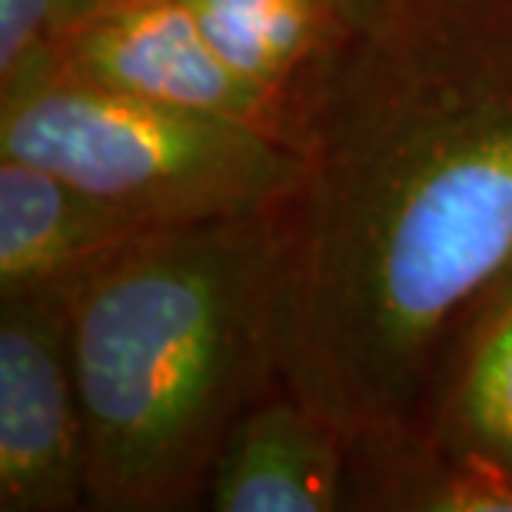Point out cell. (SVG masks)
<instances>
[{
	"mask_svg": "<svg viewBox=\"0 0 512 512\" xmlns=\"http://www.w3.org/2000/svg\"><path fill=\"white\" fill-rule=\"evenodd\" d=\"M293 150L283 383L350 433L423 429L512 296V0H370L296 97Z\"/></svg>",
	"mask_w": 512,
	"mask_h": 512,
	"instance_id": "obj_1",
	"label": "cell"
},
{
	"mask_svg": "<svg viewBox=\"0 0 512 512\" xmlns=\"http://www.w3.org/2000/svg\"><path fill=\"white\" fill-rule=\"evenodd\" d=\"M87 509H203L237 419L273 383L276 227L150 230L67 280Z\"/></svg>",
	"mask_w": 512,
	"mask_h": 512,
	"instance_id": "obj_2",
	"label": "cell"
},
{
	"mask_svg": "<svg viewBox=\"0 0 512 512\" xmlns=\"http://www.w3.org/2000/svg\"><path fill=\"white\" fill-rule=\"evenodd\" d=\"M0 157L54 170L147 230L266 217L300 177V157L260 130L67 77L0 104Z\"/></svg>",
	"mask_w": 512,
	"mask_h": 512,
	"instance_id": "obj_3",
	"label": "cell"
},
{
	"mask_svg": "<svg viewBox=\"0 0 512 512\" xmlns=\"http://www.w3.org/2000/svg\"><path fill=\"white\" fill-rule=\"evenodd\" d=\"M87 509L67 283L0 296V512Z\"/></svg>",
	"mask_w": 512,
	"mask_h": 512,
	"instance_id": "obj_4",
	"label": "cell"
},
{
	"mask_svg": "<svg viewBox=\"0 0 512 512\" xmlns=\"http://www.w3.org/2000/svg\"><path fill=\"white\" fill-rule=\"evenodd\" d=\"M54 77L233 120L290 150L296 140L290 100L233 70L183 0H110L67 40Z\"/></svg>",
	"mask_w": 512,
	"mask_h": 512,
	"instance_id": "obj_5",
	"label": "cell"
},
{
	"mask_svg": "<svg viewBox=\"0 0 512 512\" xmlns=\"http://www.w3.org/2000/svg\"><path fill=\"white\" fill-rule=\"evenodd\" d=\"M350 429L290 383H273L237 419L210 469V512H346Z\"/></svg>",
	"mask_w": 512,
	"mask_h": 512,
	"instance_id": "obj_6",
	"label": "cell"
},
{
	"mask_svg": "<svg viewBox=\"0 0 512 512\" xmlns=\"http://www.w3.org/2000/svg\"><path fill=\"white\" fill-rule=\"evenodd\" d=\"M140 233L150 230L74 180L0 157V296L74 280Z\"/></svg>",
	"mask_w": 512,
	"mask_h": 512,
	"instance_id": "obj_7",
	"label": "cell"
},
{
	"mask_svg": "<svg viewBox=\"0 0 512 512\" xmlns=\"http://www.w3.org/2000/svg\"><path fill=\"white\" fill-rule=\"evenodd\" d=\"M346 512H512V473L413 426L350 433Z\"/></svg>",
	"mask_w": 512,
	"mask_h": 512,
	"instance_id": "obj_8",
	"label": "cell"
},
{
	"mask_svg": "<svg viewBox=\"0 0 512 512\" xmlns=\"http://www.w3.org/2000/svg\"><path fill=\"white\" fill-rule=\"evenodd\" d=\"M233 70L296 110L313 74L346 44L366 10L346 0H183Z\"/></svg>",
	"mask_w": 512,
	"mask_h": 512,
	"instance_id": "obj_9",
	"label": "cell"
},
{
	"mask_svg": "<svg viewBox=\"0 0 512 512\" xmlns=\"http://www.w3.org/2000/svg\"><path fill=\"white\" fill-rule=\"evenodd\" d=\"M423 429L512 473V296L459 356Z\"/></svg>",
	"mask_w": 512,
	"mask_h": 512,
	"instance_id": "obj_10",
	"label": "cell"
},
{
	"mask_svg": "<svg viewBox=\"0 0 512 512\" xmlns=\"http://www.w3.org/2000/svg\"><path fill=\"white\" fill-rule=\"evenodd\" d=\"M110 0H0V104L57 74L67 40Z\"/></svg>",
	"mask_w": 512,
	"mask_h": 512,
	"instance_id": "obj_11",
	"label": "cell"
},
{
	"mask_svg": "<svg viewBox=\"0 0 512 512\" xmlns=\"http://www.w3.org/2000/svg\"><path fill=\"white\" fill-rule=\"evenodd\" d=\"M346 4L356 7V10H366V7H370V0H346Z\"/></svg>",
	"mask_w": 512,
	"mask_h": 512,
	"instance_id": "obj_12",
	"label": "cell"
}]
</instances>
